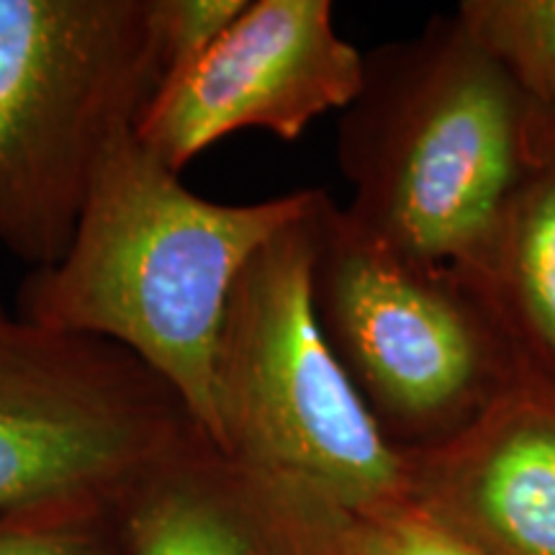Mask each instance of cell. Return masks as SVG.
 <instances>
[{
  "mask_svg": "<svg viewBox=\"0 0 555 555\" xmlns=\"http://www.w3.org/2000/svg\"><path fill=\"white\" fill-rule=\"evenodd\" d=\"M317 196L307 189L219 204L129 134L103 163L62 258L24 278L16 311L129 352L214 442L217 350L234 283Z\"/></svg>",
  "mask_w": 555,
  "mask_h": 555,
  "instance_id": "obj_1",
  "label": "cell"
},
{
  "mask_svg": "<svg viewBox=\"0 0 555 555\" xmlns=\"http://www.w3.org/2000/svg\"><path fill=\"white\" fill-rule=\"evenodd\" d=\"M553 142L555 124L455 11L435 16L414 39L365 54L337 129L345 211L406 260L466 268Z\"/></svg>",
  "mask_w": 555,
  "mask_h": 555,
  "instance_id": "obj_2",
  "label": "cell"
},
{
  "mask_svg": "<svg viewBox=\"0 0 555 555\" xmlns=\"http://www.w3.org/2000/svg\"><path fill=\"white\" fill-rule=\"evenodd\" d=\"M163 78L150 0H0V249L62 258Z\"/></svg>",
  "mask_w": 555,
  "mask_h": 555,
  "instance_id": "obj_3",
  "label": "cell"
},
{
  "mask_svg": "<svg viewBox=\"0 0 555 555\" xmlns=\"http://www.w3.org/2000/svg\"><path fill=\"white\" fill-rule=\"evenodd\" d=\"M314 206L270 237L234 283L217 350L221 453L339 509L406 496L404 455L360 399L317 322Z\"/></svg>",
  "mask_w": 555,
  "mask_h": 555,
  "instance_id": "obj_4",
  "label": "cell"
},
{
  "mask_svg": "<svg viewBox=\"0 0 555 555\" xmlns=\"http://www.w3.org/2000/svg\"><path fill=\"white\" fill-rule=\"evenodd\" d=\"M311 298L339 365L399 453L446 442L527 386L453 268L393 253L327 193L314 211Z\"/></svg>",
  "mask_w": 555,
  "mask_h": 555,
  "instance_id": "obj_5",
  "label": "cell"
},
{
  "mask_svg": "<svg viewBox=\"0 0 555 555\" xmlns=\"http://www.w3.org/2000/svg\"><path fill=\"white\" fill-rule=\"evenodd\" d=\"M196 429L129 352L0 304V512L116 496Z\"/></svg>",
  "mask_w": 555,
  "mask_h": 555,
  "instance_id": "obj_6",
  "label": "cell"
},
{
  "mask_svg": "<svg viewBox=\"0 0 555 555\" xmlns=\"http://www.w3.org/2000/svg\"><path fill=\"white\" fill-rule=\"evenodd\" d=\"M363 75L365 54L339 37L330 0H247L196 62L163 80L134 137L183 172L242 129L294 142L350 106Z\"/></svg>",
  "mask_w": 555,
  "mask_h": 555,
  "instance_id": "obj_7",
  "label": "cell"
},
{
  "mask_svg": "<svg viewBox=\"0 0 555 555\" xmlns=\"http://www.w3.org/2000/svg\"><path fill=\"white\" fill-rule=\"evenodd\" d=\"M330 506L232 461L201 429L116 496L129 555H324Z\"/></svg>",
  "mask_w": 555,
  "mask_h": 555,
  "instance_id": "obj_8",
  "label": "cell"
},
{
  "mask_svg": "<svg viewBox=\"0 0 555 555\" xmlns=\"http://www.w3.org/2000/svg\"><path fill=\"white\" fill-rule=\"evenodd\" d=\"M404 455L406 496L481 555H555V397L522 386Z\"/></svg>",
  "mask_w": 555,
  "mask_h": 555,
  "instance_id": "obj_9",
  "label": "cell"
},
{
  "mask_svg": "<svg viewBox=\"0 0 555 555\" xmlns=\"http://www.w3.org/2000/svg\"><path fill=\"white\" fill-rule=\"evenodd\" d=\"M453 270L494 319L525 384L555 397V142L476 258Z\"/></svg>",
  "mask_w": 555,
  "mask_h": 555,
  "instance_id": "obj_10",
  "label": "cell"
},
{
  "mask_svg": "<svg viewBox=\"0 0 555 555\" xmlns=\"http://www.w3.org/2000/svg\"><path fill=\"white\" fill-rule=\"evenodd\" d=\"M455 16L532 108L555 124V0H463Z\"/></svg>",
  "mask_w": 555,
  "mask_h": 555,
  "instance_id": "obj_11",
  "label": "cell"
},
{
  "mask_svg": "<svg viewBox=\"0 0 555 555\" xmlns=\"http://www.w3.org/2000/svg\"><path fill=\"white\" fill-rule=\"evenodd\" d=\"M0 555H127L116 496L0 512Z\"/></svg>",
  "mask_w": 555,
  "mask_h": 555,
  "instance_id": "obj_12",
  "label": "cell"
},
{
  "mask_svg": "<svg viewBox=\"0 0 555 555\" xmlns=\"http://www.w3.org/2000/svg\"><path fill=\"white\" fill-rule=\"evenodd\" d=\"M324 555H481L457 532L414 504L397 499L367 509L330 506Z\"/></svg>",
  "mask_w": 555,
  "mask_h": 555,
  "instance_id": "obj_13",
  "label": "cell"
},
{
  "mask_svg": "<svg viewBox=\"0 0 555 555\" xmlns=\"http://www.w3.org/2000/svg\"><path fill=\"white\" fill-rule=\"evenodd\" d=\"M245 5L247 0H150L165 78L196 62Z\"/></svg>",
  "mask_w": 555,
  "mask_h": 555,
  "instance_id": "obj_14",
  "label": "cell"
}]
</instances>
